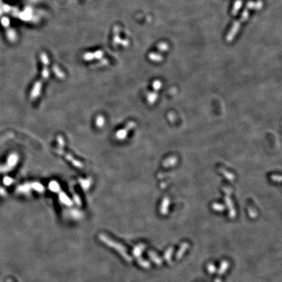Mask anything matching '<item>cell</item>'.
<instances>
[{
    "label": "cell",
    "mask_w": 282,
    "mask_h": 282,
    "mask_svg": "<svg viewBox=\"0 0 282 282\" xmlns=\"http://www.w3.org/2000/svg\"><path fill=\"white\" fill-rule=\"evenodd\" d=\"M262 7V3L261 2H259L258 3L249 2L248 3L246 9H245L244 11L242 13L241 18L240 19V20H238L236 23H234V24L233 25V27L230 30L229 34L227 35V41H231L234 38V35H236L237 33L238 32V30L239 29V27H240V25L242 24L243 22H244V20H246V19L248 18V15H249V10L250 9H253L259 8V7Z\"/></svg>",
    "instance_id": "6da1fadb"
}]
</instances>
